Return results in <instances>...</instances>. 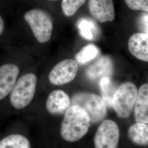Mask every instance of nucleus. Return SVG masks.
I'll use <instances>...</instances> for the list:
<instances>
[{
    "mask_svg": "<svg viewBox=\"0 0 148 148\" xmlns=\"http://www.w3.org/2000/svg\"><path fill=\"white\" fill-rule=\"evenodd\" d=\"M4 27H5V24L4 21L0 15V35L3 33V30H4Z\"/></svg>",
    "mask_w": 148,
    "mask_h": 148,
    "instance_id": "4be33fe9",
    "label": "nucleus"
},
{
    "mask_svg": "<svg viewBox=\"0 0 148 148\" xmlns=\"http://www.w3.org/2000/svg\"><path fill=\"white\" fill-rule=\"evenodd\" d=\"M51 1H58V0H51Z\"/></svg>",
    "mask_w": 148,
    "mask_h": 148,
    "instance_id": "5701e85b",
    "label": "nucleus"
},
{
    "mask_svg": "<svg viewBox=\"0 0 148 148\" xmlns=\"http://www.w3.org/2000/svg\"><path fill=\"white\" fill-rule=\"evenodd\" d=\"M19 73V69L13 64L0 66V101L8 95L14 88Z\"/></svg>",
    "mask_w": 148,
    "mask_h": 148,
    "instance_id": "6e6552de",
    "label": "nucleus"
},
{
    "mask_svg": "<svg viewBox=\"0 0 148 148\" xmlns=\"http://www.w3.org/2000/svg\"><path fill=\"white\" fill-rule=\"evenodd\" d=\"M90 13L100 23L113 21L115 14L112 0H89Z\"/></svg>",
    "mask_w": 148,
    "mask_h": 148,
    "instance_id": "1a4fd4ad",
    "label": "nucleus"
},
{
    "mask_svg": "<svg viewBox=\"0 0 148 148\" xmlns=\"http://www.w3.org/2000/svg\"><path fill=\"white\" fill-rule=\"evenodd\" d=\"M134 116L137 122L148 124V84L142 85L138 91L134 104Z\"/></svg>",
    "mask_w": 148,
    "mask_h": 148,
    "instance_id": "ddd939ff",
    "label": "nucleus"
},
{
    "mask_svg": "<svg viewBox=\"0 0 148 148\" xmlns=\"http://www.w3.org/2000/svg\"><path fill=\"white\" fill-rule=\"evenodd\" d=\"M137 95V88L132 82H125L117 88L112 99V107L118 116L125 119L130 115Z\"/></svg>",
    "mask_w": 148,
    "mask_h": 148,
    "instance_id": "39448f33",
    "label": "nucleus"
},
{
    "mask_svg": "<svg viewBox=\"0 0 148 148\" xmlns=\"http://www.w3.org/2000/svg\"><path fill=\"white\" fill-rule=\"evenodd\" d=\"M71 101L64 90H53L48 97L46 103V109L52 115L63 114L70 106Z\"/></svg>",
    "mask_w": 148,
    "mask_h": 148,
    "instance_id": "9d476101",
    "label": "nucleus"
},
{
    "mask_svg": "<svg viewBox=\"0 0 148 148\" xmlns=\"http://www.w3.org/2000/svg\"><path fill=\"white\" fill-rule=\"evenodd\" d=\"M138 25L140 30L143 33L148 34V13L142 14L138 20Z\"/></svg>",
    "mask_w": 148,
    "mask_h": 148,
    "instance_id": "412c9836",
    "label": "nucleus"
},
{
    "mask_svg": "<svg viewBox=\"0 0 148 148\" xmlns=\"http://www.w3.org/2000/svg\"><path fill=\"white\" fill-rule=\"evenodd\" d=\"M99 49L94 44H89L82 48L75 56L77 63L85 64L94 59L99 54Z\"/></svg>",
    "mask_w": 148,
    "mask_h": 148,
    "instance_id": "a211bd4d",
    "label": "nucleus"
},
{
    "mask_svg": "<svg viewBox=\"0 0 148 148\" xmlns=\"http://www.w3.org/2000/svg\"><path fill=\"white\" fill-rule=\"evenodd\" d=\"M37 85L35 74L28 73L22 76L16 82L10 95L11 104L16 109L27 107L33 99Z\"/></svg>",
    "mask_w": 148,
    "mask_h": 148,
    "instance_id": "7ed1b4c3",
    "label": "nucleus"
},
{
    "mask_svg": "<svg viewBox=\"0 0 148 148\" xmlns=\"http://www.w3.org/2000/svg\"><path fill=\"white\" fill-rule=\"evenodd\" d=\"M85 2L86 0H62V7L64 15L68 17L74 16Z\"/></svg>",
    "mask_w": 148,
    "mask_h": 148,
    "instance_id": "6ab92c4d",
    "label": "nucleus"
},
{
    "mask_svg": "<svg viewBox=\"0 0 148 148\" xmlns=\"http://www.w3.org/2000/svg\"><path fill=\"white\" fill-rule=\"evenodd\" d=\"M128 47L134 57L148 62V34L140 32L133 34L129 38Z\"/></svg>",
    "mask_w": 148,
    "mask_h": 148,
    "instance_id": "f8f14e48",
    "label": "nucleus"
},
{
    "mask_svg": "<svg viewBox=\"0 0 148 148\" xmlns=\"http://www.w3.org/2000/svg\"><path fill=\"white\" fill-rule=\"evenodd\" d=\"M114 71L112 60L108 56H103L98 59L86 70L88 78L93 81L100 80L103 77H110Z\"/></svg>",
    "mask_w": 148,
    "mask_h": 148,
    "instance_id": "9b49d317",
    "label": "nucleus"
},
{
    "mask_svg": "<svg viewBox=\"0 0 148 148\" xmlns=\"http://www.w3.org/2000/svg\"><path fill=\"white\" fill-rule=\"evenodd\" d=\"M120 130L116 123L111 120L102 122L94 138L95 148H117Z\"/></svg>",
    "mask_w": 148,
    "mask_h": 148,
    "instance_id": "423d86ee",
    "label": "nucleus"
},
{
    "mask_svg": "<svg viewBox=\"0 0 148 148\" xmlns=\"http://www.w3.org/2000/svg\"><path fill=\"white\" fill-rule=\"evenodd\" d=\"M24 18L39 42L44 43L51 40L53 23L51 16L47 12L34 9L26 12Z\"/></svg>",
    "mask_w": 148,
    "mask_h": 148,
    "instance_id": "f03ea898",
    "label": "nucleus"
},
{
    "mask_svg": "<svg viewBox=\"0 0 148 148\" xmlns=\"http://www.w3.org/2000/svg\"><path fill=\"white\" fill-rule=\"evenodd\" d=\"M73 105L82 107L89 115L90 121L97 123L101 121L107 115V108L102 98L90 92H79L71 99Z\"/></svg>",
    "mask_w": 148,
    "mask_h": 148,
    "instance_id": "20e7f679",
    "label": "nucleus"
},
{
    "mask_svg": "<svg viewBox=\"0 0 148 148\" xmlns=\"http://www.w3.org/2000/svg\"><path fill=\"white\" fill-rule=\"evenodd\" d=\"M79 34L86 40H93L99 34V30L97 23L92 19L83 18L77 23Z\"/></svg>",
    "mask_w": 148,
    "mask_h": 148,
    "instance_id": "2eb2a0df",
    "label": "nucleus"
},
{
    "mask_svg": "<svg viewBox=\"0 0 148 148\" xmlns=\"http://www.w3.org/2000/svg\"><path fill=\"white\" fill-rule=\"evenodd\" d=\"M90 123L89 115L82 107L70 106L64 113L60 128L61 136L65 141L77 142L88 132Z\"/></svg>",
    "mask_w": 148,
    "mask_h": 148,
    "instance_id": "f257e3e1",
    "label": "nucleus"
},
{
    "mask_svg": "<svg viewBox=\"0 0 148 148\" xmlns=\"http://www.w3.org/2000/svg\"><path fill=\"white\" fill-rule=\"evenodd\" d=\"M102 99L106 107L112 108V102L114 95L117 89L116 85L110 77H103L99 80Z\"/></svg>",
    "mask_w": 148,
    "mask_h": 148,
    "instance_id": "dca6fc26",
    "label": "nucleus"
},
{
    "mask_svg": "<svg viewBox=\"0 0 148 148\" xmlns=\"http://www.w3.org/2000/svg\"><path fill=\"white\" fill-rule=\"evenodd\" d=\"M0 148H31L27 138L21 134H12L0 140Z\"/></svg>",
    "mask_w": 148,
    "mask_h": 148,
    "instance_id": "f3484780",
    "label": "nucleus"
},
{
    "mask_svg": "<svg viewBox=\"0 0 148 148\" xmlns=\"http://www.w3.org/2000/svg\"><path fill=\"white\" fill-rule=\"evenodd\" d=\"M127 6L134 11H141L148 13V0H125Z\"/></svg>",
    "mask_w": 148,
    "mask_h": 148,
    "instance_id": "aec40b11",
    "label": "nucleus"
},
{
    "mask_svg": "<svg viewBox=\"0 0 148 148\" xmlns=\"http://www.w3.org/2000/svg\"><path fill=\"white\" fill-rule=\"evenodd\" d=\"M128 137L131 141L139 146L148 145V124L137 122L128 130Z\"/></svg>",
    "mask_w": 148,
    "mask_h": 148,
    "instance_id": "4468645a",
    "label": "nucleus"
},
{
    "mask_svg": "<svg viewBox=\"0 0 148 148\" xmlns=\"http://www.w3.org/2000/svg\"><path fill=\"white\" fill-rule=\"evenodd\" d=\"M78 63L71 59H65L56 64L48 76L49 82L54 85H65L76 77L78 71Z\"/></svg>",
    "mask_w": 148,
    "mask_h": 148,
    "instance_id": "0eeeda50",
    "label": "nucleus"
}]
</instances>
